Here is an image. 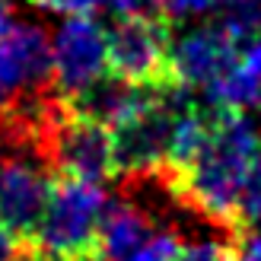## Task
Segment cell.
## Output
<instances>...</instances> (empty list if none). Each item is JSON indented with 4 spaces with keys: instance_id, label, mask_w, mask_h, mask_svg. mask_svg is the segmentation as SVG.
<instances>
[{
    "instance_id": "6da1fadb",
    "label": "cell",
    "mask_w": 261,
    "mask_h": 261,
    "mask_svg": "<svg viewBox=\"0 0 261 261\" xmlns=\"http://www.w3.org/2000/svg\"><path fill=\"white\" fill-rule=\"evenodd\" d=\"M258 150H261L258 130L245 118V112L214 102L211 130H207V140L198 150V156L181 172L153 175V178L163 181L175 204L198 211L226 236L242 239L249 226L242 223L239 198Z\"/></svg>"
},
{
    "instance_id": "7a4b0ae2",
    "label": "cell",
    "mask_w": 261,
    "mask_h": 261,
    "mask_svg": "<svg viewBox=\"0 0 261 261\" xmlns=\"http://www.w3.org/2000/svg\"><path fill=\"white\" fill-rule=\"evenodd\" d=\"M35 156L51 172L106 185L118 175L115 140L106 124L76 115L61 96L45 109L35 127Z\"/></svg>"
},
{
    "instance_id": "3957f363",
    "label": "cell",
    "mask_w": 261,
    "mask_h": 261,
    "mask_svg": "<svg viewBox=\"0 0 261 261\" xmlns=\"http://www.w3.org/2000/svg\"><path fill=\"white\" fill-rule=\"evenodd\" d=\"M109 32V73L140 89H172L178 83L172 67V19L127 13L115 16Z\"/></svg>"
},
{
    "instance_id": "277c9868",
    "label": "cell",
    "mask_w": 261,
    "mask_h": 261,
    "mask_svg": "<svg viewBox=\"0 0 261 261\" xmlns=\"http://www.w3.org/2000/svg\"><path fill=\"white\" fill-rule=\"evenodd\" d=\"M106 191L96 181L51 172V198L38 236V252L55 261H67L102 245V211Z\"/></svg>"
},
{
    "instance_id": "5b68a950",
    "label": "cell",
    "mask_w": 261,
    "mask_h": 261,
    "mask_svg": "<svg viewBox=\"0 0 261 261\" xmlns=\"http://www.w3.org/2000/svg\"><path fill=\"white\" fill-rule=\"evenodd\" d=\"M51 198V169L35 166L25 153L0 160V226L10 232L19 252L38 249L45 211Z\"/></svg>"
},
{
    "instance_id": "8992f818",
    "label": "cell",
    "mask_w": 261,
    "mask_h": 261,
    "mask_svg": "<svg viewBox=\"0 0 261 261\" xmlns=\"http://www.w3.org/2000/svg\"><path fill=\"white\" fill-rule=\"evenodd\" d=\"M55 51V93L61 99L80 96L109 73V32L93 16H67L51 38Z\"/></svg>"
},
{
    "instance_id": "52a82bcc",
    "label": "cell",
    "mask_w": 261,
    "mask_h": 261,
    "mask_svg": "<svg viewBox=\"0 0 261 261\" xmlns=\"http://www.w3.org/2000/svg\"><path fill=\"white\" fill-rule=\"evenodd\" d=\"M242 45L232 38L223 25H204V29L188 32L181 42L172 48V67L178 83L185 86H211L220 80L232 64H236Z\"/></svg>"
},
{
    "instance_id": "ba28073f",
    "label": "cell",
    "mask_w": 261,
    "mask_h": 261,
    "mask_svg": "<svg viewBox=\"0 0 261 261\" xmlns=\"http://www.w3.org/2000/svg\"><path fill=\"white\" fill-rule=\"evenodd\" d=\"M207 99L229 109H249L261 102V35L245 42L236 64L207 86Z\"/></svg>"
},
{
    "instance_id": "9c48e42d",
    "label": "cell",
    "mask_w": 261,
    "mask_h": 261,
    "mask_svg": "<svg viewBox=\"0 0 261 261\" xmlns=\"http://www.w3.org/2000/svg\"><path fill=\"white\" fill-rule=\"evenodd\" d=\"M153 236L150 217L130 201H106L102 211V249L112 261H127Z\"/></svg>"
},
{
    "instance_id": "30bf717a",
    "label": "cell",
    "mask_w": 261,
    "mask_h": 261,
    "mask_svg": "<svg viewBox=\"0 0 261 261\" xmlns=\"http://www.w3.org/2000/svg\"><path fill=\"white\" fill-rule=\"evenodd\" d=\"M217 25L236 38L239 45L261 35V0H217Z\"/></svg>"
},
{
    "instance_id": "8fae6325",
    "label": "cell",
    "mask_w": 261,
    "mask_h": 261,
    "mask_svg": "<svg viewBox=\"0 0 261 261\" xmlns=\"http://www.w3.org/2000/svg\"><path fill=\"white\" fill-rule=\"evenodd\" d=\"M181 252H185V242L178 232H156L127 261H181Z\"/></svg>"
},
{
    "instance_id": "7c38bea8",
    "label": "cell",
    "mask_w": 261,
    "mask_h": 261,
    "mask_svg": "<svg viewBox=\"0 0 261 261\" xmlns=\"http://www.w3.org/2000/svg\"><path fill=\"white\" fill-rule=\"evenodd\" d=\"M239 214H242L245 226H252L255 220H261V150H258L255 163L249 169V178H245V188H242V198H239Z\"/></svg>"
},
{
    "instance_id": "4fadbf2b",
    "label": "cell",
    "mask_w": 261,
    "mask_h": 261,
    "mask_svg": "<svg viewBox=\"0 0 261 261\" xmlns=\"http://www.w3.org/2000/svg\"><path fill=\"white\" fill-rule=\"evenodd\" d=\"M217 0H163V13L169 19H185V16H198L207 13Z\"/></svg>"
},
{
    "instance_id": "5bb4252c",
    "label": "cell",
    "mask_w": 261,
    "mask_h": 261,
    "mask_svg": "<svg viewBox=\"0 0 261 261\" xmlns=\"http://www.w3.org/2000/svg\"><path fill=\"white\" fill-rule=\"evenodd\" d=\"M239 261H261V236L245 232L239 242Z\"/></svg>"
},
{
    "instance_id": "9a60e30c",
    "label": "cell",
    "mask_w": 261,
    "mask_h": 261,
    "mask_svg": "<svg viewBox=\"0 0 261 261\" xmlns=\"http://www.w3.org/2000/svg\"><path fill=\"white\" fill-rule=\"evenodd\" d=\"M19 249H16V242L10 239V232L0 226V261H16Z\"/></svg>"
},
{
    "instance_id": "2e32d148",
    "label": "cell",
    "mask_w": 261,
    "mask_h": 261,
    "mask_svg": "<svg viewBox=\"0 0 261 261\" xmlns=\"http://www.w3.org/2000/svg\"><path fill=\"white\" fill-rule=\"evenodd\" d=\"M10 29H13V7H10V0H0V38Z\"/></svg>"
},
{
    "instance_id": "e0dca14e",
    "label": "cell",
    "mask_w": 261,
    "mask_h": 261,
    "mask_svg": "<svg viewBox=\"0 0 261 261\" xmlns=\"http://www.w3.org/2000/svg\"><path fill=\"white\" fill-rule=\"evenodd\" d=\"M67 261H112L109 255H106V249H89V252H83V255H73V258H67Z\"/></svg>"
},
{
    "instance_id": "ac0fdd59",
    "label": "cell",
    "mask_w": 261,
    "mask_h": 261,
    "mask_svg": "<svg viewBox=\"0 0 261 261\" xmlns=\"http://www.w3.org/2000/svg\"><path fill=\"white\" fill-rule=\"evenodd\" d=\"M239 242H242V239H239ZM239 242H232V245H229V249L220 255L217 261H239Z\"/></svg>"
},
{
    "instance_id": "d6986e66",
    "label": "cell",
    "mask_w": 261,
    "mask_h": 261,
    "mask_svg": "<svg viewBox=\"0 0 261 261\" xmlns=\"http://www.w3.org/2000/svg\"><path fill=\"white\" fill-rule=\"evenodd\" d=\"M258 106H261V102H258Z\"/></svg>"
}]
</instances>
